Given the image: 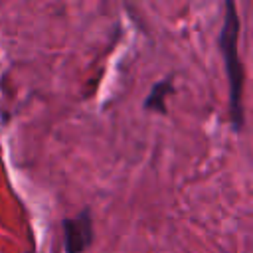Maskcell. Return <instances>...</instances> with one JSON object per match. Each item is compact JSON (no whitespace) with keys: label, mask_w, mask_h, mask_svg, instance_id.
<instances>
[{"label":"cell","mask_w":253,"mask_h":253,"mask_svg":"<svg viewBox=\"0 0 253 253\" xmlns=\"http://www.w3.org/2000/svg\"><path fill=\"white\" fill-rule=\"evenodd\" d=\"M239 28H241V20L237 14V6L235 2L227 0L217 42H219V51L223 55L227 85H229V117H231L233 130L237 132L243 126V65L237 51Z\"/></svg>","instance_id":"cell-1"},{"label":"cell","mask_w":253,"mask_h":253,"mask_svg":"<svg viewBox=\"0 0 253 253\" xmlns=\"http://www.w3.org/2000/svg\"><path fill=\"white\" fill-rule=\"evenodd\" d=\"M63 229V249L65 253H83L93 243V219L91 211L83 210L73 217H65L61 221Z\"/></svg>","instance_id":"cell-2"},{"label":"cell","mask_w":253,"mask_h":253,"mask_svg":"<svg viewBox=\"0 0 253 253\" xmlns=\"http://www.w3.org/2000/svg\"><path fill=\"white\" fill-rule=\"evenodd\" d=\"M174 91V85H172V81L170 79H164V81H158V83H154L152 85V89H150V93H148V97L144 99V109H152V111H156V113H166V97L170 95Z\"/></svg>","instance_id":"cell-3"}]
</instances>
